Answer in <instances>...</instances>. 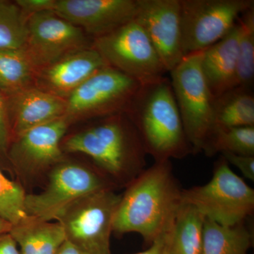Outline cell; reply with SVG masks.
<instances>
[{"instance_id": "obj_11", "label": "cell", "mask_w": 254, "mask_h": 254, "mask_svg": "<svg viewBox=\"0 0 254 254\" xmlns=\"http://www.w3.org/2000/svg\"><path fill=\"white\" fill-rule=\"evenodd\" d=\"M26 26L24 50L37 68L46 67L66 55L88 48L86 33L53 11L29 15Z\"/></svg>"}, {"instance_id": "obj_13", "label": "cell", "mask_w": 254, "mask_h": 254, "mask_svg": "<svg viewBox=\"0 0 254 254\" xmlns=\"http://www.w3.org/2000/svg\"><path fill=\"white\" fill-rule=\"evenodd\" d=\"M52 11L96 38L134 20L136 0H54Z\"/></svg>"}, {"instance_id": "obj_6", "label": "cell", "mask_w": 254, "mask_h": 254, "mask_svg": "<svg viewBox=\"0 0 254 254\" xmlns=\"http://www.w3.org/2000/svg\"><path fill=\"white\" fill-rule=\"evenodd\" d=\"M201 53L184 57L170 71L172 88L193 154L203 150L215 127L214 98L200 68Z\"/></svg>"}, {"instance_id": "obj_8", "label": "cell", "mask_w": 254, "mask_h": 254, "mask_svg": "<svg viewBox=\"0 0 254 254\" xmlns=\"http://www.w3.org/2000/svg\"><path fill=\"white\" fill-rule=\"evenodd\" d=\"M92 47L108 66L141 85L158 81L167 72L149 38L135 19L94 38Z\"/></svg>"}, {"instance_id": "obj_29", "label": "cell", "mask_w": 254, "mask_h": 254, "mask_svg": "<svg viewBox=\"0 0 254 254\" xmlns=\"http://www.w3.org/2000/svg\"><path fill=\"white\" fill-rule=\"evenodd\" d=\"M15 3L28 16L43 11H52L54 0H17Z\"/></svg>"}, {"instance_id": "obj_1", "label": "cell", "mask_w": 254, "mask_h": 254, "mask_svg": "<svg viewBox=\"0 0 254 254\" xmlns=\"http://www.w3.org/2000/svg\"><path fill=\"white\" fill-rule=\"evenodd\" d=\"M127 187L115 213L113 232L139 234L152 245L170 230L182 204L183 189L171 161L154 162Z\"/></svg>"}, {"instance_id": "obj_4", "label": "cell", "mask_w": 254, "mask_h": 254, "mask_svg": "<svg viewBox=\"0 0 254 254\" xmlns=\"http://www.w3.org/2000/svg\"><path fill=\"white\" fill-rule=\"evenodd\" d=\"M182 203L192 205L220 225L235 226L253 214L254 190L222 157L215 163L208 183L182 190Z\"/></svg>"}, {"instance_id": "obj_20", "label": "cell", "mask_w": 254, "mask_h": 254, "mask_svg": "<svg viewBox=\"0 0 254 254\" xmlns=\"http://www.w3.org/2000/svg\"><path fill=\"white\" fill-rule=\"evenodd\" d=\"M252 237L245 222L235 226H224L205 218L203 254H249Z\"/></svg>"}, {"instance_id": "obj_31", "label": "cell", "mask_w": 254, "mask_h": 254, "mask_svg": "<svg viewBox=\"0 0 254 254\" xmlns=\"http://www.w3.org/2000/svg\"><path fill=\"white\" fill-rule=\"evenodd\" d=\"M133 254H168L165 234L150 245L148 250Z\"/></svg>"}, {"instance_id": "obj_2", "label": "cell", "mask_w": 254, "mask_h": 254, "mask_svg": "<svg viewBox=\"0 0 254 254\" xmlns=\"http://www.w3.org/2000/svg\"><path fill=\"white\" fill-rule=\"evenodd\" d=\"M125 113L155 162L193 154L169 78L141 85Z\"/></svg>"}, {"instance_id": "obj_10", "label": "cell", "mask_w": 254, "mask_h": 254, "mask_svg": "<svg viewBox=\"0 0 254 254\" xmlns=\"http://www.w3.org/2000/svg\"><path fill=\"white\" fill-rule=\"evenodd\" d=\"M141 85L111 66L93 73L68 96L66 117H107L125 113Z\"/></svg>"}, {"instance_id": "obj_17", "label": "cell", "mask_w": 254, "mask_h": 254, "mask_svg": "<svg viewBox=\"0 0 254 254\" xmlns=\"http://www.w3.org/2000/svg\"><path fill=\"white\" fill-rule=\"evenodd\" d=\"M14 95V131L16 136L66 115V100L41 88L29 87Z\"/></svg>"}, {"instance_id": "obj_23", "label": "cell", "mask_w": 254, "mask_h": 254, "mask_svg": "<svg viewBox=\"0 0 254 254\" xmlns=\"http://www.w3.org/2000/svg\"><path fill=\"white\" fill-rule=\"evenodd\" d=\"M202 152L209 157L224 153L254 155V127H214Z\"/></svg>"}, {"instance_id": "obj_30", "label": "cell", "mask_w": 254, "mask_h": 254, "mask_svg": "<svg viewBox=\"0 0 254 254\" xmlns=\"http://www.w3.org/2000/svg\"><path fill=\"white\" fill-rule=\"evenodd\" d=\"M0 254H20L17 244L9 232L0 235Z\"/></svg>"}, {"instance_id": "obj_3", "label": "cell", "mask_w": 254, "mask_h": 254, "mask_svg": "<svg viewBox=\"0 0 254 254\" xmlns=\"http://www.w3.org/2000/svg\"><path fill=\"white\" fill-rule=\"evenodd\" d=\"M125 116L110 115L70 136L64 149L88 155L114 183L117 180L127 186L146 168L147 154L134 125Z\"/></svg>"}, {"instance_id": "obj_18", "label": "cell", "mask_w": 254, "mask_h": 254, "mask_svg": "<svg viewBox=\"0 0 254 254\" xmlns=\"http://www.w3.org/2000/svg\"><path fill=\"white\" fill-rule=\"evenodd\" d=\"M205 218L194 207L182 203L165 234L168 254H203Z\"/></svg>"}, {"instance_id": "obj_12", "label": "cell", "mask_w": 254, "mask_h": 254, "mask_svg": "<svg viewBox=\"0 0 254 254\" xmlns=\"http://www.w3.org/2000/svg\"><path fill=\"white\" fill-rule=\"evenodd\" d=\"M135 21L144 30L167 72L183 59L180 0H136Z\"/></svg>"}, {"instance_id": "obj_21", "label": "cell", "mask_w": 254, "mask_h": 254, "mask_svg": "<svg viewBox=\"0 0 254 254\" xmlns=\"http://www.w3.org/2000/svg\"><path fill=\"white\" fill-rule=\"evenodd\" d=\"M215 127H254V95L251 88L236 87L214 99Z\"/></svg>"}, {"instance_id": "obj_26", "label": "cell", "mask_w": 254, "mask_h": 254, "mask_svg": "<svg viewBox=\"0 0 254 254\" xmlns=\"http://www.w3.org/2000/svg\"><path fill=\"white\" fill-rule=\"evenodd\" d=\"M26 195L18 183L9 180L0 170V218L11 225L27 220Z\"/></svg>"}, {"instance_id": "obj_24", "label": "cell", "mask_w": 254, "mask_h": 254, "mask_svg": "<svg viewBox=\"0 0 254 254\" xmlns=\"http://www.w3.org/2000/svg\"><path fill=\"white\" fill-rule=\"evenodd\" d=\"M236 87L252 89L254 79V6L241 15Z\"/></svg>"}, {"instance_id": "obj_27", "label": "cell", "mask_w": 254, "mask_h": 254, "mask_svg": "<svg viewBox=\"0 0 254 254\" xmlns=\"http://www.w3.org/2000/svg\"><path fill=\"white\" fill-rule=\"evenodd\" d=\"M227 163L240 170L245 178L254 181V155H244L224 153L222 154Z\"/></svg>"}, {"instance_id": "obj_16", "label": "cell", "mask_w": 254, "mask_h": 254, "mask_svg": "<svg viewBox=\"0 0 254 254\" xmlns=\"http://www.w3.org/2000/svg\"><path fill=\"white\" fill-rule=\"evenodd\" d=\"M240 26L202 52L200 68L214 99L236 88Z\"/></svg>"}, {"instance_id": "obj_33", "label": "cell", "mask_w": 254, "mask_h": 254, "mask_svg": "<svg viewBox=\"0 0 254 254\" xmlns=\"http://www.w3.org/2000/svg\"><path fill=\"white\" fill-rule=\"evenodd\" d=\"M11 227H12V225L11 224L0 218V235L9 232Z\"/></svg>"}, {"instance_id": "obj_9", "label": "cell", "mask_w": 254, "mask_h": 254, "mask_svg": "<svg viewBox=\"0 0 254 254\" xmlns=\"http://www.w3.org/2000/svg\"><path fill=\"white\" fill-rule=\"evenodd\" d=\"M184 55L201 53L222 39L254 0H180Z\"/></svg>"}, {"instance_id": "obj_15", "label": "cell", "mask_w": 254, "mask_h": 254, "mask_svg": "<svg viewBox=\"0 0 254 254\" xmlns=\"http://www.w3.org/2000/svg\"><path fill=\"white\" fill-rule=\"evenodd\" d=\"M107 66L93 47L78 50L42 68L39 76V83L43 87L41 89L63 98Z\"/></svg>"}, {"instance_id": "obj_5", "label": "cell", "mask_w": 254, "mask_h": 254, "mask_svg": "<svg viewBox=\"0 0 254 254\" xmlns=\"http://www.w3.org/2000/svg\"><path fill=\"white\" fill-rule=\"evenodd\" d=\"M121 195L113 190L90 193L64 210L56 218L65 240L88 254H110L114 219Z\"/></svg>"}, {"instance_id": "obj_14", "label": "cell", "mask_w": 254, "mask_h": 254, "mask_svg": "<svg viewBox=\"0 0 254 254\" xmlns=\"http://www.w3.org/2000/svg\"><path fill=\"white\" fill-rule=\"evenodd\" d=\"M68 123L69 120L63 117L16 136L9 153L12 163L29 174L61 163L63 155L60 143Z\"/></svg>"}, {"instance_id": "obj_25", "label": "cell", "mask_w": 254, "mask_h": 254, "mask_svg": "<svg viewBox=\"0 0 254 254\" xmlns=\"http://www.w3.org/2000/svg\"><path fill=\"white\" fill-rule=\"evenodd\" d=\"M27 16L16 3L0 0V50H24Z\"/></svg>"}, {"instance_id": "obj_28", "label": "cell", "mask_w": 254, "mask_h": 254, "mask_svg": "<svg viewBox=\"0 0 254 254\" xmlns=\"http://www.w3.org/2000/svg\"><path fill=\"white\" fill-rule=\"evenodd\" d=\"M9 136L7 109L3 95L0 91V157L6 155L9 147Z\"/></svg>"}, {"instance_id": "obj_19", "label": "cell", "mask_w": 254, "mask_h": 254, "mask_svg": "<svg viewBox=\"0 0 254 254\" xmlns=\"http://www.w3.org/2000/svg\"><path fill=\"white\" fill-rule=\"evenodd\" d=\"M9 233L19 247L20 254H55L66 240L58 222L31 218L12 225Z\"/></svg>"}, {"instance_id": "obj_32", "label": "cell", "mask_w": 254, "mask_h": 254, "mask_svg": "<svg viewBox=\"0 0 254 254\" xmlns=\"http://www.w3.org/2000/svg\"><path fill=\"white\" fill-rule=\"evenodd\" d=\"M55 254H88L65 240Z\"/></svg>"}, {"instance_id": "obj_22", "label": "cell", "mask_w": 254, "mask_h": 254, "mask_svg": "<svg viewBox=\"0 0 254 254\" xmlns=\"http://www.w3.org/2000/svg\"><path fill=\"white\" fill-rule=\"evenodd\" d=\"M36 69L25 50H0V91L14 95L29 88Z\"/></svg>"}, {"instance_id": "obj_7", "label": "cell", "mask_w": 254, "mask_h": 254, "mask_svg": "<svg viewBox=\"0 0 254 254\" xmlns=\"http://www.w3.org/2000/svg\"><path fill=\"white\" fill-rule=\"evenodd\" d=\"M115 189V184L103 171L76 163H60L50 173L44 190L26 195L25 210L29 218L51 222L80 198L99 190Z\"/></svg>"}]
</instances>
